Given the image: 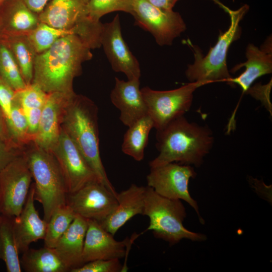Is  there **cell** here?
I'll return each mask as SVG.
<instances>
[{
    "mask_svg": "<svg viewBox=\"0 0 272 272\" xmlns=\"http://www.w3.org/2000/svg\"><path fill=\"white\" fill-rule=\"evenodd\" d=\"M245 55L246 61L237 64L231 70V72L234 73L242 67H245L244 71L237 77H232L227 82L231 86L238 85L242 89V95L257 78L272 72V54L270 46L267 47L265 44L262 49H259L250 43L246 47Z\"/></svg>",
    "mask_w": 272,
    "mask_h": 272,
    "instance_id": "20",
    "label": "cell"
},
{
    "mask_svg": "<svg viewBox=\"0 0 272 272\" xmlns=\"http://www.w3.org/2000/svg\"><path fill=\"white\" fill-rule=\"evenodd\" d=\"M87 227L88 219L76 215L54 248L69 271L83 264L82 254Z\"/></svg>",
    "mask_w": 272,
    "mask_h": 272,
    "instance_id": "21",
    "label": "cell"
},
{
    "mask_svg": "<svg viewBox=\"0 0 272 272\" xmlns=\"http://www.w3.org/2000/svg\"><path fill=\"white\" fill-rule=\"evenodd\" d=\"M50 152L60 166L68 194L89 183L99 182L77 146L61 127L58 140Z\"/></svg>",
    "mask_w": 272,
    "mask_h": 272,
    "instance_id": "11",
    "label": "cell"
},
{
    "mask_svg": "<svg viewBox=\"0 0 272 272\" xmlns=\"http://www.w3.org/2000/svg\"><path fill=\"white\" fill-rule=\"evenodd\" d=\"M151 5L158 8L171 11L173 10L176 3L179 0H145Z\"/></svg>",
    "mask_w": 272,
    "mask_h": 272,
    "instance_id": "38",
    "label": "cell"
},
{
    "mask_svg": "<svg viewBox=\"0 0 272 272\" xmlns=\"http://www.w3.org/2000/svg\"><path fill=\"white\" fill-rule=\"evenodd\" d=\"M32 178L34 199L42 206L48 222L59 208L67 205L68 192L60 166L53 155L36 146L24 153Z\"/></svg>",
    "mask_w": 272,
    "mask_h": 272,
    "instance_id": "5",
    "label": "cell"
},
{
    "mask_svg": "<svg viewBox=\"0 0 272 272\" xmlns=\"http://www.w3.org/2000/svg\"><path fill=\"white\" fill-rule=\"evenodd\" d=\"M140 85V79L125 81L115 77L110 93L111 101L120 111V120L127 127L148 114Z\"/></svg>",
    "mask_w": 272,
    "mask_h": 272,
    "instance_id": "17",
    "label": "cell"
},
{
    "mask_svg": "<svg viewBox=\"0 0 272 272\" xmlns=\"http://www.w3.org/2000/svg\"><path fill=\"white\" fill-rule=\"evenodd\" d=\"M34 186L32 184L20 215L13 219V230L19 252L29 248L32 242L44 238L47 222L40 218L34 205Z\"/></svg>",
    "mask_w": 272,
    "mask_h": 272,
    "instance_id": "18",
    "label": "cell"
},
{
    "mask_svg": "<svg viewBox=\"0 0 272 272\" xmlns=\"http://www.w3.org/2000/svg\"><path fill=\"white\" fill-rule=\"evenodd\" d=\"M20 154L0 138V171Z\"/></svg>",
    "mask_w": 272,
    "mask_h": 272,
    "instance_id": "35",
    "label": "cell"
},
{
    "mask_svg": "<svg viewBox=\"0 0 272 272\" xmlns=\"http://www.w3.org/2000/svg\"><path fill=\"white\" fill-rule=\"evenodd\" d=\"M76 93H48L42 108L36 134L33 140L35 146L50 152L57 142L61 129V118L64 106Z\"/></svg>",
    "mask_w": 272,
    "mask_h": 272,
    "instance_id": "16",
    "label": "cell"
},
{
    "mask_svg": "<svg viewBox=\"0 0 272 272\" xmlns=\"http://www.w3.org/2000/svg\"><path fill=\"white\" fill-rule=\"evenodd\" d=\"M32 176L24 154L17 156L0 171V212L14 219L26 201Z\"/></svg>",
    "mask_w": 272,
    "mask_h": 272,
    "instance_id": "8",
    "label": "cell"
},
{
    "mask_svg": "<svg viewBox=\"0 0 272 272\" xmlns=\"http://www.w3.org/2000/svg\"><path fill=\"white\" fill-rule=\"evenodd\" d=\"M76 214L67 205L57 209L47 222L44 238L45 246L54 248L75 218Z\"/></svg>",
    "mask_w": 272,
    "mask_h": 272,
    "instance_id": "28",
    "label": "cell"
},
{
    "mask_svg": "<svg viewBox=\"0 0 272 272\" xmlns=\"http://www.w3.org/2000/svg\"><path fill=\"white\" fill-rule=\"evenodd\" d=\"M9 6L0 14V34L26 35L40 22L38 15L21 0H11Z\"/></svg>",
    "mask_w": 272,
    "mask_h": 272,
    "instance_id": "22",
    "label": "cell"
},
{
    "mask_svg": "<svg viewBox=\"0 0 272 272\" xmlns=\"http://www.w3.org/2000/svg\"><path fill=\"white\" fill-rule=\"evenodd\" d=\"M156 139L159 155L150 162V167L174 162L198 167L214 144L209 127L189 122L184 115L157 130Z\"/></svg>",
    "mask_w": 272,
    "mask_h": 272,
    "instance_id": "2",
    "label": "cell"
},
{
    "mask_svg": "<svg viewBox=\"0 0 272 272\" xmlns=\"http://www.w3.org/2000/svg\"><path fill=\"white\" fill-rule=\"evenodd\" d=\"M203 85L201 82H195L166 91L155 90L149 87L141 88L148 114L153 121L154 128L160 129L173 119L183 116L191 107L193 93Z\"/></svg>",
    "mask_w": 272,
    "mask_h": 272,
    "instance_id": "7",
    "label": "cell"
},
{
    "mask_svg": "<svg viewBox=\"0 0 272 272\" xmlns=\"http://www.w3.org/2000/svg\"><path fill=\"white\" fill-rule=\"evenodd\" d=\"M1 212H0V221H1Z\"/></svg>",
    "mask_w": 272,
    "mask_h": 272,
    "instance_id": "40",
    "label": "cell"
},
{
    "mask_svg": "<svg viewBox=\"0 0 272 272\" xmlns=\"http://www.w3.org/2000/svg\"><path fill=\"white\" fill-rule=\"evenodd\" d=\"M196 175L190 165L170 163L151 167L147 182L148 186L162 196L186 201L194 209L199 222L203 224L205 221L199 214L197 203L191 197L188 190L189 180Z\"/></svg>",
    "mask_w": 272,
    "mask_h": 272,
    "instance_id": "10",
    "label": "cell"
},
{
    "mask_svg": "<svg viewBox=\"0 0 272 272\" xmlns=\"http://www.w3.org/2000/svg\"><path fill=\"white\" fill-rule=\"evenodd\" d=\"M91 44L76 34L56 40L49 48L37 54L32 83L46 93L72 95L74 79L82 71V64L92 57Z\"/></svg>",
    "mask_w": 272,
    "mask_h": 272,
    "instance_id": "1",
    "label": "cell"
},
{
    "mask_svg": "<svg viewBox=\"0 0 272 272\" xmlns=\"http://www.w3.org/2000/svg\"><path fill=\"white\" fill-rule=\"evenodd\" d=\"M100 46L114 72L124 73L128 80L140 79L139 62L122 37L118 15L111 22L103 24Z\"/></svg>",
    "mask_w": 272,
    "mask_h": 272,
    "instance_id": "13",
    "label": "cell"
},
{
    "mask_svg": "<svg viewBox=\"0 0 272 272\" xmlns=\"http://www.w3.org/2000/svg\"><path fill=\"white\" fill-rule=\"evenodd\" d=\"M6 119L9 138L15 149L30 141L26 116L16 93L10 115Z\"/></svg>",
    "mask_w": 272,
    "mask_h": 272,
    "instance_id": "29",
    "label": "cell"
},
{
    "mask_svg": "<svg viewBox=\"0 0 272 272\" xmlns=\"http://www.w3.org/2000/svg\"><path fill=\"white\" fill-rule=\"evenodd\" d=\"M118 259H97L88 262L71 272H118L123 266Z\"/></svg>",
    "mask_w": 272,
    "mask_h": 272,
    "instance_id": "33",
    "label": "cell"
},
{
    "mask_svg": "<svg viewBox=\"0 0 272 272\" xmlns=\"http://www.w3.org/2000/svg\"><path fill=\"white\" fill-rule=\"evenodd\" d=\"M214 1L227 12L230 18L228 30L221 33L215 45L203 56L201 50L188 42L193 52L194 61L188 64L185 76L190 82H199L204 85L214 82H227L232 78L227 65V56L231 44L238 40L242 30L240 22L249 9L244 5L237 10H232L217 0Z\"/></svg>",
    "mask_w": 272,
    "mask_h": 272,
    "instance_id": "4",
    "label": "cell"
},
{
    "mask_svg": "<svg viewBox=\"0 0 272 272\" xmlns=\"http://www.w3.org/2000/svg\"><path fill=\"white\" fill-rule=\"evenodd\" d=\"M71 34H76L87 39L89 32L86 29H62L39 22L26 36L37 54L49 48L56 40Z\"/></svg>",
    "mask_w": 272,
    "mask_h": 272,
    "instance_id": "26",
    "label": "cell"
},
{
    "mask_svg": "<svg viewBox=\"0 0 272 272\" xmlns=\"http://www.w3.org/2000/svg\"><path fill=\"white\" fill-rule=\"evenodd\" d=\"M13 219L1 215L0 258L5 263L8 272H21L22 268L13 230Z\"/></svg>",
    "mask_w": 272,
    "mask_h": 272,
    "instance_id": "27",
    "label": "cell"
},
{
    "mask_svg": "<svg viewBox=\"0 0 272 272\" xmlns=\"http://www.w3.org/2000/svg\"><path fill=\"white\" fill-rule=\"evenodd\" d=\"M143 215L150 219L146 231L151 230L157 238L174 245L183 239L194 241L206 239L205 235L186 229L183 222L186 216L185 209L180 199L168 198L147 186Z\"/></svg>",
    "mask_w": 272,
    "mask_h": 272,
    "instance_id": "6",
    "label": "cell"
},
{
    "mask_svg": "<svg viewBox=\"0 0 272 272\" xmlns=\"http://www.w3.org/2000/svg\"><path fill=\"white\" fill-rule=\"evenodd\" d=\"M0 40L11 51L26 85L31 84L37 53L26 35L0 34Z\"/></svg>",
    "mask_w": 272,
    "mask_h": 272,
    "instance_id": "23",
    "label": "cell"
},
{
    "mask_svg": "<svg viewBox=\"0 0 272 272\" xmlns=\"http://www.w3.org/2000/svg\"><path fill=\"white\" fill-rule=\"evenodd\" d=\"M0 138L9 146L15 149L11 142L8 131L6 119L5 115L0 107ZM17 150V149H16Z\"/></svg>",
    "mask_w": 272,
    "mask_h": 272,
    "instance_id": "37",
    "label": "cell"
},
{
    "mask_svg": "<svg viewBox=\"0 0 272 272\" xmlns=\"http://www.w3.org/2000/svg\"><path fill=\"white\" fill-rule=\"evenodd\" d=\"M128 127L123 137L122 151L135 161H141L144 157L150 132L154 128L153 121L147 114Z\"/></svg>",
    "mask_w": 272,
    "mask_h": 272,
    "instance_id": "25",
    "label": "cell"
},
{
    "mask_svg": "<svg viewBox=\"0 0 272 272\" xmlns=\"http://www.w3.org/2000/svg\"><path fill=\"white\" fill-rule=\"evenodd\" d=\"M135 24L149 32L160 46L171 45L186 29L181 15L156 7L145 0H133Z\"/></svg>",
    "mask_w": 272,
    "mask_h": 272,
    "instance_id": "9",
    "label": "cell"
},
{
    "mask_svg": "<svg viewBox=\"0 0 272 272\" xmlns=\"http://www.w3.org/2000/svg\"><path fill=\"white\" fill-rule=\"evenodd\" d=\"M88 0H50L38 15L40 22L62 29H86L96 23L88 17Z\"/></svg>",
    "mask_w": 272,
    "mask_h": 272,
    "instance_id": "14",
    "label": "cell"
},
{
    "mask_svg": "<svg viewBox=\"0 0 272 272\" xmlns=\"http://www.w3.org/2000/svg\"><path fill=\"white\" fill-rule=\"evenodd\" d=\"M31 11L39 15L50 0H21Z\"/></svg>",
    "mask_w": 272,
    "mask_h": 272,
    "instance_id": "36",
    "label": "cell"
},
{
    "mask_svg": "<svg viewBox=\"0 0 272 272\" xmlns=\"http://www.w3.org/2000/svg\"><path fill=\"white\" fill-rule=\"evenodd\" d=\"M146 187L132 184L117 194V205L103 221L101 226L113 236L130 219L143 215Z\"/></svg>",
    "mask_w": 272,
    "mask_h": 272,
    "instance_id": "19",
    "label": "cell"
},
{
    "mask_svg": "<svg viewBox=\"0 0 272 272\" xmlns=\"http://www.w3.org/2000/svg\"><path fill=\"white\" fill-rule=\"evenodd\" d=\"M47 95L39 86L32 83L16 91V96L25 113L32 109L42 107Z\"/></svg>",
    "mask_w": 272,
    "mask_h": 272,
    "instance_id": "32",
    "label": "cell"
},
{
    "mask_svg": "<svg viewBox=\"0 0 272 272\" xmlns=\"http://www.w3.org/2000/svg\"><path fill=\"white\" fill-rule=\"evenodd\" d=\"M117 203V195L99 181L89 183L67 197V205L77 215L99 222L113 212Z\"/></svg>",
    "mask_w": 272,
    "mask_h": 272,
    "instance_id": "12",
    "label": "cell"
},
{
    "mask_svg": "<svg viewBox=\"0 0 272 272\" xmlns=\"http://www.w3.org/2000/svg\"><path fill=\"white\" fill-rule=\"evenodd\" d=\"M5 1H6V0H0V4H2V3L5 2Z\"/></svg>",
    "mask_w": 272,
    "mask_h": 272,
    "instance_id": "39",
    "label": "cell"
},
{
    "mask_svg": "<svg viewBox=\"0 0 272 272\" xmlns=\"http://www.w3.org/2000/svg\"><path fill=\"white\" fill-rule=\"evenodd\" d=\"M16 91L0 77V107L6 118L10 114Z\"/></svg>",
    "mask_w": 272,
    "mask_h": 272,
    "instance_id": "34",
    "label": "cell"
},
{
    "mask_svg": "<svg viewBox=\"0 0 272 272\" xmlns=\"http://www.w3.org/2000/svg\"><path fill=\"white\" fill-rule=\"evenodd\" d=\"M60 125L77 146L99 182L117 195L100 157L96 105L87 97L75 94L64 106Z\"/></svg>",
    "mask_w": 272,
    "mask_h": 272,
    "instance_id": "3",
    "label": "cell"
},
{
    "mask_svg": "<svg viewBox=\"0 0 272 272\" xmlns=\"http://www.w3.org/2000/svg\"><path fill=\"white\" fill-rule=\"evenodd\" d=\"M21 265L27 272H66L69 268L54 248L44 246L38 249L28 248L23 252Z\"/></svg>",
    "mask_w": 272,
    "mask_h": 272,
    "instance_id": "24",
    "label": "cell"
},
{
    "mask_svg": "<svg viewBox=\"0 0 272 272\" xmlns=\"http://www.w3.org/2000/svg\"><path fill=\"white\" fill-rule=\"evenodd\" d=\"M133 241L128 239L117 241L99 222L88 219L82 254L83 264L97 259H121L126 254V248Z\"/></svg>",
    "mask_w": 272,
    "mask_h": 272,
    "instance_id": "15",
    "label": "cell"
},
{
    "mask_svg": "<svg viewBox=\"0 0 272 272\" xmlns=\"http://www.w3.org/2000/svg\"><path fill=\"white\" fill-rule=\"evenodd\" d=\"M0 77L16 91L22 90L27 86L11 51L1 40Z\"/></svg>",
    "mask_w": 272,
    "mask_h": 272,
    "instance_id": "30",
    "label": "cell"
},
{
    "mask_svg": "<svg viewBox=\"0 0 272 272\" xmlns=\"http://www.w3.org/2000/svg\"><path fill=\"white\" fill-rule=\"evenodd\" d=\"M133 0H88V17L95 22H100L104 15L115 11H122L131 15Z\"/></svg>",
    "mask_w": 272,
    "mask_h": 272,
    "instance_id": "31",
    "label": "cell"
}]
</instances>
